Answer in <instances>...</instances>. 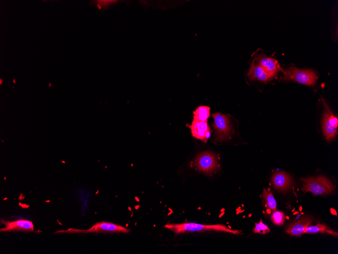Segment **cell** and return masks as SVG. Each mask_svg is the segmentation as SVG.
<instances>
[{
  "mask_svg": "<svg viewBox=\"0 0 338 254\" xmlns=\"http://www.w3.org/2000/svg\"><path fill=\"white\" fill-rule=\"evenodd\" d=\"M176 234H181L187 232H203L206 231H216L226 232L235 235L242 234L238 230H233L222 224L203 225L194 223H184L182 224H168L165 226Z\"/></svg>",
  "mask_w": 338,
  "mask_h": 254,
  "instance_id": "6da1fadb",
  "label": "cell"
},
{
  "mask_svg": "<svg viewBox=\"0 0 338 254\" xmlns=\"http://www.w3.org/2000/svg\"><path fill=\"white\" fill-rule=\"evenodd\" d=\"M303 182L302 191L311 192L314 195H325L333 193L334 187L326 177L319 176L301 179Z\"/></svg>",
  "mask_w": 338,
  "mask_h": 254,
  "instance_id": "7a4b0ae2",
  "label": "cell"
},
{
  "mask_svg": "<svg viewBox=\"0 0 338 254\" xmlns=\"http://www.w3.org/2000/svg\"><path fill=\"white\" fill-rule=\"evenodd\" d=\"M281 70L283 73V80H292L308 86H312L315 84L317 80L315 73L311 70H302L291 67Z\"/></svg>",
  "mask_w": 338,
  "mask_h": 254,
  "instance_id": "3957f363",
  "label": "cell"
},
{
  "mask_svg": "<svg viewBox=\"0 0 338 254\" xmlns=\"http://www.w3.org/2000/svg\"><path fill=\"white\" fill-rule=\"evenodd\" d=\"M193 166L200 172L210 174L220 169L217 156L209 152H204L198 155L195 159Z\"/></svg>",
  "mask_w": 338,
  "mask_h": 254,
  "instance_id": "277c9868",
  "label": "cell"
},
{
  "mask_svg": "<svg viewBox=\"0 0 338 254\" xmlns=\"http://www.w3.org/2000/svg\"><path fill=\"white\" fill-rule=\"evenodd\" d=\"M212 116L214 119L213 126L216 130V141L222 142L230 139L233 134V131L228 117L220 113H214Z\"/></svg>",
  "mask_w": 338,
  "mask_h": 254,
  "instance_id": "5b68a950",
  "label": "cell"
},
{
  "mask_svg": "<svg viewBox=\"0 0 338 254\" xmlns=\"http://www.w3.org/2000/svg\"><path fill=\"white\" fill-rule=\"evenodd\" d=\"M130 230L125 227L115 224L113 223L101 222L94 224L92 227L87 230H80L70 228L67 230L58 231L56 233H117L122 232L128 233Z\"/></svg>",
  "mask_w": 338,
  "mask_h": 254,
  "instance_id": "8992f818",
  "label": "cell"
},
{
  "mask_svg": "<svg viewBox=\"0 0 338 254\" xmlns=\"http://www.w3.org/2000/svg\"><path fill=\"white\" fill-rule=\"evenodd\" d=\"M324 111L322 117V125L324 135L327 141H331L337 133L338 119L323 100Z\"/></svg>",
  "mask_w": 338,
  "mask_h": 254,
  "instance_id": "52a82bcc",
  "label": "cell"
},
{
  "mask_svg": "<svg viewBox=\"0 0 338 254\" xmlns=\"http://www.w3.org/2000/svg\"><path fill=\"white\" fill-rule=\"evenodd\" d=\"M293 183L291 176L284 172L275 173L272 177L273 186L278 191L285 192L288 190Z\"/></svg>",
  "mask_w": 338,
  "mask_h": 254,
  "instance_id": "ba28073f",
  "label": "cell"
},
{
  "mask_svg": "<svg viewBox=\"0 0 338 254\" xmlns=\"http://www.w3.org/2000/svg\"><path fill=\"white\" fill-rule=\"evenodd\" d=\"M313 219L307 216L300 219L299 220L289 224L286 228L287 234L296 237H300L304 234V230L310 225Z\"/></svg>",
  "mask_w": 338,
  "mask_h": 254,
  "instance_id": "9c48e42d",
  "label": "cell"
},
{
  "mask_svg": "<svg viewBox=\"0 0 338 254\" xmlns=\"http://www.w3.org/2000/svg\"><path fill=\"white\" fill-rule=\"evenodd\" d=\"M2 222L6 225V227L1 229V232L12 231H34L33 223L32 221L20 220L15 221H5Z\"/></svg>",
  "mask_w": 338,
  "mask_h": 254,
  "instance_id": "30bf717a",
  "label": "cell"
},
{
  "mask_svg": "<svg viewBox=\"0 0 338 254\" xmlns=\"http://www.w3.org/2000/svg\"><path fill=\"white\" fill-rule=\"evenodd\" d=\"M259 64L272 78L275 77L280 69L278 62L272 58L264 57L262 55L255 59Z\"/></svg>",
  "mask_w": 338,
  "mask_h": 254,
  "instance_id": "8fae6325",
  "label": "cell"
},
{
  "mask_svg": "<svg viewBox=\"0 0 338 254\" xmlns=\"http://www.w3.org/2000/svg\"><path fill=\"white\" fill-rule=\"evenodd\" d=\"M192 136L198 140L206 143V135L211 132L207 121L203 122L194 120L191 125L189 126Z\"/></svg>",
  "mask_w": 338,
  "mask_h": 254,
  "instance_id": "7c38bea8",
  "label": "cell"
},
{
  "mask_svg": "<svg viewBox=\"0 0 338 254\" xmlns=\"http://www.w3.org/2000/svg\"><path fill=\"white\" fill-rule=\"evenodd\" d=\"M247 76L250 80H259L264 82L271 79L264 69L259 64H255L254 62L251 65Z\"/></svg>",
  "mask_w": 338,
  "mask_h": 254,
  "instance_id": "4fadbf2b",
  "label": "cell"
},
{
  "mask_svg": "<svg viewBox=\"0 0 338 254\" xmlns=\"http://www.w3.org/2000/svg\"><path fill=\"white\" fill-rule=\"evenodd\" d=\"M304 233L315 234L323 233L332 235L337 237L338 234L329 228L328 226L324 224L318 223L315 226H308L304 232Z\"/></svg>",
  "mask_w": 338,
  "mask_h": 254,
  "instance_id": "5bb4252c",
  "label": "cell"
},
{
  "mask_svg": "<svg viewBox=\"0 0 338 254\" xmlns=\"http://www.w3.org/2000/svg\"><path fill=\"white\" fill-rule=\"evenodd\" d=\"M262 195L266 209H269L272 212L276 210V202L272 193L268 191L265 188H264Z\"/></svg>",
  "mask_w": 338,
  "mask_h": 254,
  "instance_id": "9a60e30c",
  "label": "cell"
},
{
  "mask_svg": "<svg viewBox=\"0 0 338 254\" xmlns=\"http://www.w3.org/2000/svg\"><path fill=\"white\" fill-rule=\"evenodd\" d=\"M194 120L206 122L210 115V108L208 106H201L197 108L193 112Z\"/></svg>",
  "mask_w": 338,
  "mask_h": 254,
  "instance_id": "2e32d148",
  "label": "cell"
},
{
  "mask_svg": "<svg viewBox=\"0 0 338 254\" xmlns=\"http://www.w3.org/2000/svg\"><path fill=\"white\" fill-rule=\"evenodd\" d=\"M271 221L276 225L281 226L285 221V216L283 212L277 211H273L271 215Z\"/></svg>",
  "mask_w": 338,
  "mask_h": 254,
  "instance_id": "e0dca14e",
  "label": "cell"
},
{
  "mask_svg": "<svg viewBox=\"0 0 338 254\" xmlns=\"http://www.w3.org/2000/svg\"><path fill=\"white\" fill-rule=\"evenodd\" d=\"M253 231L255 233L266 234L270 232V229L261 220L260 222L255 224V227Z\"/></svg>",
  "mask_w": 338,
  "mask_h": 254,
  "instance_id": "ac0fdd59",
  "label": "cell"
},
{
  "mask_svg": "<svg viewBox=\"0 0 338 254\" xmlns=\"http://www.w3.org/2000/svg\"><path fill=\"white\" fill-rule=\"evenodd\" d=\"M98 2V6L100 8V9L102 8V7H107L109 6L114 3H115V2H113V1H101V2Z\"/></svg>",
  "mask_w": 338,
  "mask_h": 254,
  "instance_id": "d6986e66",
  "label": "cell"
}]
</instances>
